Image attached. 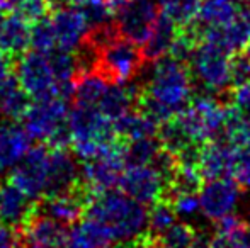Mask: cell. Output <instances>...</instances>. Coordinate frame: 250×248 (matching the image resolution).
Here are the masks:
<instances>
[{"label":"cell","mask_w":250,"mask_h":248,"mask_svg":"<svg viewBox=\"0 0 250 248\" xmlns=\"http://www.w3.org/2000/svg\"><path fill=\"white\" fill-rule=\"evenodd\" d=\"M21 231V247L22 248H66L68 231L65 225L40 212H34L33 218L17 228Z\"/></svg>","instance_id":"cell-13"},{"label":"cell","mask_w":250,"mask_h":248,"mask_svg":"<svg viewBox=\"0 0 250 248\" xmlns=\"http://www.w3.org/2000/svg\"><path fill=\"white\" fill-rule=\"evenodd\" d=\"M112 248H158V245H157V240L151 238L148 233H145V235L138 236V238H135V240L118 243V245Z\"/></svg>","instance_id":"cell-38"},{"label":"cell","mask_w":250,"mask_h":248,"mask_svg":"<svg viewBox=\"0 0 250 248\" xmlns=\"http://www.w3.org/2000/svg\"><path fill=\"white\" fill-rule=\"evenodd\" d=\"M2 22H3V14L0 12V27H2Z\"/></svg>","instance_id":"cell-43"},{"label":"cell","mask_w":250,"mask_h":248,"mask_svg":"<svg viewBox=\"0 0 250 248\" xmlns=\"http://www.w3.org/2000/svg\"><path fill=\"white\" fill-rule=\"evenodd\" d=\"M198 233L188 223H175L157 240L158 248H192L198 242Z\"/></svg>","instance_id":"cell-31"},{"label":"cell","mask_w":250,"mask_h":248,"mask_svg":"<svg viewBox=\"0 0 250 248\" xmlns=\"http://www.w3.org/2000/svg\"><path fill=\"white\" fill-rule=\"evenodd\" d=\"M192 80L188 63L162 57L153 61L148 80L140 85L136 109L158 124L165 123L192 100Z\"/></svg>","instance_id":"cell-1"},{"label":"cell","mask_w":250,"mask_h":248,"mask_svg":"<svg viewBox=\"0 0 250 248\" xmlns=\"http://www.w3.org/2000/svg\"><path fill=\"white\" fill-rule=\"evenodd\" d=\"M247 5H249V12H250V0H247Z\"/></svg>","instance_id":"cell-44"},{"label":"cell","mask_w":250,"mask_h":248,"mask_svg":"<svg viewBox=\"0 0 250 248\" xmlns=\"http://www.w3.org/2000/svg\"><path fill=\"white\" fill-rule=\"evenodd\" d=\"M31 44V27L26 19L19 14L5 17L0 27V50L12 57H21L26 53Z\"/></svg>","instance_id":"cell-22"},{"label":"cell","mask_w":250,"mask_h":248,"mask_svg":"<svg viewBox=\"0 0 250 248\" xmlns=\"http://www.w3.org/2000/svg\"><path fill=\"white\" fill-rule=\"evenodd\" d=\"M68 116V100L62 97H44L31 104L22 123L31 138L43 141L50 148H68L72 146Z\"/></svg>","instance_id":"cell-3"},{"label":"cell","mask_w":250,"mask_h":248,"mask_svg":"<svg viewBox=\"0 0 250 248\" xmlns=\"http://www.w3.org/2000/svg\"><path fill=\"white\" fill-rule=\"evenodd\" d=\"M92 197L94 192L87 187V184L82 179L70 191L38 199L36 211L40 214L63 223V225H72V223L79 221L82 216H85L87 206L92 201Z\"/></svg>","instance_id":"cell-11"},{"label":"cell","mask_w":250,"mask_h":248,"mask_svg":"<svg viewBox=\"0 0 250 248\" xmlns=\"http://www.w3.org/2000/svg\"><path fill=\"white\" fill-rule=\"evenodd\" d=\"M107 87L109 82L96 70L79 73L75 78V94H73L75 106L97 107V104H99L105 90H107Z\"/></svg>","instance_id":"cell-27"},{"label":"cell","mask_w":250,"mask_h":248,"mask_svg":"<svg viewBox=\"0 0 250 248\" xmlns=\"http://www.w3.org/2000/svg\"><path fill=\"white\" fill-rule=\"evenodd\" d=\"M231 148L225 139H211L199 148V170L204 180L230 177Z\"/></svg>","instance_id":"cell-18"},{"label":"cell","mask_w":250,"mask_h":248,"mask_svg":"<svg viewBox=\"0 0 250 248\" xmlns=\"http://www.w3.org/2000/svg\"><path fill=\"white\" fill-rule=\"evenodd\" d=\"M50 12V0H21V3L16 9V14H19L29 24L36 22V20L43 19V17H48Z\"/></svg>","instance_id":"cell-34"},{"label":"cell","mask_w":250,"mask_h":248,"mask_svg":"<svg viewBox=\"0 0 250 248\" xmlns=\"http://www.w3.org/2000/svg\"><path fill=\"white\" fill-rule=\"evenodd\" d=\"M31 136L16 121L0 123V175L7 173L21 162L31 148Z\"/></svg>","instance_id":"cell-17"},{"label":"cell","mask_w":250,"mask_h":248,"mask_svg":"<svg viewBox=\"0 0 250 248\" xmlns=\"http://www.w3.org/2000/svg\"><path fill=\"white\" fill-rule=\"evenodd\" d=\"M118 187L142 204H153L167 195L168 179L157 165H128Z\"/></svg>","instance_id":"cell-10"},{"label":"cell","mask_w":250,"mask_h":248,"mask_svg":"<svg viewBox=\"0 0 250 248\" xmlns=\"http://www.w3.org/2000/svg\"><path fill=\"white\" fill-rule=\"evenodd\" d=\"M209 248H250V228L245 221L230 214L216 221V233Z\"/></svg>","instance_id":"cell-23"},{"label":"cell","mask_w":250,"mask_h":248,"mask_svg":"<svg viewBox=\"0 0 250 248\" xmlns=\"http://www.w3.org/2000/svg\"><path fill=\"white\" fill-rule=\"evenodd\" d=\"M0 248H22L19 229L2 221H0Z\"/></svg>","instance_id":"cell-37"},{"label":"cell","mask_w":250,"mask_h":248,"mask_svg":"<svg viewBox=\"0 0 250 248\" xmlns=\"http://www.w3.org/2000/svg\"><path fill=\"white\" fill-rule=\"evenodd\" d=\"M14 68H16L14 57L0 50V83L5 82L10 75H14Z\"/></svg>","instance_id":"cell-39"},{"label":"cell","mask_w":250,"mask_h":248,"mask_svg":"<svg viewBox=\"0 0 250 248\" xmlns=\"http://www.w3.org/2000/svg\"><path fill=\"white\" fill-rule=\"evenodd\" d=\"M242 53H244V55H245V58H247V60L250 61V41H249L247 44H245V48L242 50Z\"/></svg>","instance_id":"cell-42"},{"label":"cell","mask_w":250,"mask_h":248,"mask_svg":"<svg viewBox=\"0 0 250 248\" xmlns=\"http://www.w3.org/2000/svg\"><path fill=\"white\" fill-rule=\"evenodd\" d=\"M19 85L33 99L56 97V78L48 55L43 51H26L16 65Z\"/></svg>","instance_id":"cell-9"},{"label":"cell","mask_w":250,"mask_h":248,"mask_svg":"<svg viewBox=\"0 0 250 248\" xmlns=\"http://www.w3.org/2000/svg\"><path fill=\"white\" fill-rule=\"evenodd\" d=\"M175 219H177L175 208L170 199L165 195V197L158 199L157 202L151 204V209L148 211V229H146V233L151 238H158L172 225H175Z\"/></svg>","instance_id":"cell-29"},{"label":"cell","mask_w":250,"mask_h":248,"mask_svg":"<svg viewBox=\"0 0 250 248\" xmlns=\"http://www.w3.org/2000/svg\"><path fill=\"white\" fill-rule=\"evenodd\" d=\"M85 216L101 223L114 243L135 240L148 229V211L145 204L114 189L94 195L87 206Z\"/></svg>","instance_id":"cell-2"},{"label":"cell","mask_w":250,"mask_h":248,"mask_svg":"<svg viewBox=\"0 0 250 248\" xmlns=\"http://www.w3.org/2000/svg\"><path fill=\"white\" fill-rule=\"evenodd\" d=\"M162 14L174 20L179 27L194 22L201 9V0H158Z\"/></svg>","instance_id":"cell-30"},{"label":"cell","mask_w":250,"mask_h":248,"mask_svg":"<svg viewBox=\"0 0 250 248\" xmlns=\"http://www.w3.org/2000/svg\"><path fill=\"white\" fill-rule=\"evenodd\" d=\"M50 148V146H48ZM82 180L79 163L73 160L68 148H50V165H48L46 194H60L73 189ZM43 195V197H44Z\"/></svg>","instance_id":"cell-15"},{"label":"cell","mask_w":250,"mask_h":248,"mask_svg":"<svg viewBox=\"0 0 250 248\" xmlns=\"http://www.w3.org/2000/svg\"><path fill=\"white\" fill-rule=\"evenodd\" d=\"M77 7L85 17L89 31L114 22V10L104 0H85V2L77 3Z\"/></svg>","instance_id":"cell-32"},{"label":"cell","mask_w":250,"mask_h":248,"mask_svg":"<svg viewBox=\"0 0 250 248\" xmlns=\"http://www.w3.org/2000/svg\"><path fill=\"white\" fill-rule=\"evenodd\" d=\"M51 24L55 29L56 46L66 51H75L85 41L89 34L85 17L79 10V7L63 5L51 10Z\"/></svg>","instance_id":"cell-14"},{"label":"cell","mask_w":250,"mask_h":248,"mask_svg":"<svg viewBox=\"0 0 250 248\" xmlns=\"http://www.w3.org/2000/svg\"><path fill=\"white\" fill-rule=\"evenodd\" d=\"M240 189L230 177L206 180L199 191L201 212L214 223L233 214L240 197Z\"/></svg>","instance_id":"cell-12"},{"label":"cell","mask_w":250,"mask_h":248,"mask_svg":"<svg viewBox=\"0 0 250 248\" xmlns=\"http://www.w3.org/2000/svg\"><path fill=\"white\" fill-rule=\"evenodd\" d=\"M192 248H209V243H206L203 238H198V242H196V245Z\"/></svg>","instance_id":"cell-41"},{"label":"cell","mask_w":250,"mask_h":248,"mask_svg":"<svg viewBox=\"0 0 250 248\" xmlns=\"http://www.w3.org/2000/svg\"><path fill=\"white\" fill-rule=\"evenodd\" d=\"M231 99H233V104L238 109L244 111L247 116H250V80L233 87Z\"/></svg>","instance_id":"cell-36"},{"label":"cell","mask_w":250,"mask_h":248,"mask_svg":"<svg viewBox=\"0 0 250 248\" xmlns=\"http://www.w3.org/2000/svg\"><path fill=\"white\" fill-rule=\"evenodd\" d=\"M31 46H33V50L43 51V53H48L53 48H56V36L50 17H43V19L33 22V27H31Z\"/></svg>","instance_id":"cell-33"},{"label":"cell","mask_w":250,"mask_h":248,"mask_svg":"<svg viewBox=\"0 0 250 248\" xmlns=\"http://www.w3.org/2000/svg\"><path fill=\"white\" fill-rule=\"evenodd\" d=\"M29 106V95L19 85L17 76L10 75L0 83V116L5 117V121H21Z\"/></svg>","instance_id":"cell-24"},{"label":"cell","mask_w":250,"mask_h":248,"mask_svg":"<svg viewBox=\"0 0 250 248\" xmlns=\"http://www.w3.org/2000/svg\"><path fill=\"white\" fill-rule=\"evenodd\" d=\"M112 238L109 231L94 219L77 223L68 233L66 248H112Z\"/></svg>","instance_id":"cell-25"},{"label":"cell","mask_w":250,"mask_h":248,"mask_svg":"<svg viewBox=\"0 0 250 248\" xmlns=\"http://www.w3.org/2000/svg\"><path fill=\"white\" fill-rule=\"evenodd\" d=\"M48 165H50V148L46 145L33 146L10 170L9 182L19 187L29 197L41 199L46 194L48 187Z\"/></svg>","instance_id":"cell-8"},{"label":"cell","mask_w":250,"mask_h":248,"mask_svg":"<svg viewBox=\"0 0 250 248\" xmlns=\"http://www.w3.org/2000/svg\"><path fill=\"white\" fill-rule=\"evenodd\" d=\"M114 133L118 138H121L123 141H133V139L140 138H150V136H157L158 133V124L157 121H153L150 116H146L142 111H129L128 114H125L123 117L116 119L114 123Z\"/></svg>","instance_id":"cell-26"},{"label":"cell","mask_w":250,"mask_h":248,"mask_svg":"<svg viewBox=\"0 0 250 248\" xmlns=\"http://www.w3.org/2000/svg\"><path fill=\"white\" fill-rule=\"evenodd\" d=\"M227 106L218 102L211 95L192 97L186 109L175 114L188 138L194 145H204L206 141L216 139L223 133Z\"/></svg>","instance_id":"cell-5"},{"label":"cell","mask_w":250,"mask_h":248,"mask_svg":"<svg viewBox=\"0 0 250 248\" xmlns=\"http://www.w3.org/2000/svg\"><path fill=\"white\" fill-rule=\"evenodd\" d=\"M138 90L140 85L136 83H109L107 90L97 104V109L114 123L116 119L133 111V107H136Z\"/></svg>","instance_id":"cell-20"},{"label":"cell","mask_w":250,"mask_h":248,"mask_svg":"<svg viewBox=\"0 0 250 248\" xmlns=\"http://www.w3.org/2000/svg\"><path fill=\"white\" fill-rule=\"evenodd\" d=\"M162 143L157 136L140 138L126 143V167L128 165H153L162 153Z\"/></svg>","instance_id":"cell-28"},{"label":"cell","mask_w":250,"mask_h":248,"mask_svg":"<svg viewBox=\"0 0 250 248\" xmlns=\"http://www.w3.org/2000/svg\"><path fill=\"white\" fill-rule=\"evenodd\" d=\"M177 33H179L177 24L168 19L165 14H160L153 29H151L148 39L140 46L145 61L153 63L160 60L162 57H165V55H168V50H170Z\"/></svg>","instance_id":"cell-21"},{"label":"cell","mask_w":250,"mask_h":248,"mask_svg":"<svg viewBox=\"0 0 250 248\" xmlns=\"http://www.w3.org/2000/svg\"><path fill=\"white\" fill-rule=\"evenodd\" d=\"M0 187H2V186H0Z\"/></svg>","instance_id":"cell-45"},{"label":"cell","mask_w":250,"mask_h":248,"mask_svg":"<svg viewBox=\"0 0 250 248\" xmlns=\"http://www.w3.org/2000/svg\"><path fill=\"white\" fill-rule=\"evenodd\" d=\"M245 9H247V0H201V9L194 26L198 29L221 27L231 22Z\"/></svg>","instance_id":"cell-19"},{"label":"cell","mask_w":250,"mask_h":248,"mask_svg":"<svg viewBox=\"0 0 250 248\" xmlns=\"http://www.w3.org/2000/svg\"><path fill=\"white\" fill-rule=\"evenodd\" d=\"M160 16L158 0H125L114 14V24L125 39L142 46Z\"/></svg>","instance_id":"cell-7"},{"label":"cell","mask_w":250,"mask_h":248,"mask_svg":"<svg viewBox=\"0 0 250 248\" xmlns=\"http://www.w3.org/2000/svg\"><path fill=\"white\" fill-rule=\"evenodd\" d=\"M19 3H21V0H0V12L2 14L16 12Z\"/></svg>","instance_id":"cell-40"},{"label":"cell","mask_w":250,"mask_h":248,"mask_svg":"<svg viewBox=\"0 0 250 248\" xmlns=\"http://www.w3.org/2000/svg\"><path fill=\"white\" fill-rule=\"evenodd\" d=\"M172 201L175 208L177 216H194L196 212L201 211V202H199V194H177L168 197Z\"/></svg>","instance_id":"cell-35"},{"label":"cell","mask_w":250,"mask_h":248,"mask_svg":"<svg viewBox=\"0 0 250 248\" xmlns=\"http://www.w3.org/2000/svg\"><path fill=\"white\" fill-rule=\"evenodd\" d=\"M231 57L223 48L208 41H199L189 58V70L208 92L221 94L233 85Z\"/></svg>","instance_id":"cell-4"},{"label":"cell","mask_w":250,"mask_h":248,"mask_svg":"<svg viewBox=\"0 0 250 248\" xmlns=\"http://www.w3.org/2000/svg\"><path fill=\"white\" fill-rule=\"evenodd\" d=\"M142 48L123 36L116 38L97 50L94 70L109 83H128L142 72L145 65Z\"/></svg>","instance_id":"cell-6"},{"label":"cell","mask_w":250,"mask_h":248,"mask_svg":"<svg viewBox=\"0 0 250 248\" xmlns=\"http://www.w3.org/2000/svg\"><path fill=\"white\" fill-rule=\"evenodd\" d=\"M38 199L29 197L14 184L0 187V221L14 228H22L36 212Z\"/></svg>","instance_id":"cell-16"}]
</instances>
